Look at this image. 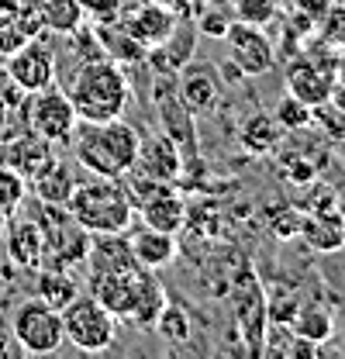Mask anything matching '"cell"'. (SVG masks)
<instances>
[{
	"mask_svg": "<svg viewBox=\"0 0 345 359\" xmlns=\"http://www.w3.org/2000/svg\"><path fill=\"white\" fill-rule=\"evenodd\" d=\"M52 149H55L52 142H45L42 135H35L32 128H28L25 135L11 138V142H7V145L0 149V163L14 166V170H18V173H21L25 180H32V177H35V173H39V170L45 166V163H48V159L55 156Z\"/></svg>",
	"mask_w": 345,
	"mask_h": 359,
	"instance_id": "ac0fdd59",
	"label": "cell"
},
{
	"mask_svg": "<svg viewBox=\"0 0 345 359\" xmlns=\"http://www.w3.org/2000/svg\"><path fill=\"white\" fill-rule=\"evenodd\" d=\"M131 173L172 183V180L183 173V152H180V145L172 142L170 135L159 128V135H149V138L138 142V156H135Z\"/></svg>",
	"mask_w": 345,
	"mask_h": 359,
	"instance_id": "7c38bea8",
	"label": "cell"
},
{
	"mask_svg": "<svg viewBox=\"0 0 345 359\" xmlns=\"http://www.w3.org/2000/svg\"><path fill=\"white\" fill-rule=\"evenodd\" d=\"M25 201H28V180L14 166L0 163V215H7V218L18 215Z\"/></svg>",
	"mask_w": 345,
	"mask_h": 359,
	"instance_id": "4316f807",
	"label": "cell"
},
{
	"mask_svg": "<svg viewBox=\"0 0 345 359\" xmlns=\"http://www.w3.org/2000/svg\"><path fill=\"white\" fill-rule=\"evenodd\" d=\"M280 138H283L280 121H276L273 114H266V111L252 114V118L242 125V145H245L252 156H266V152H273V149L280 145Z\"/></svg>",
	"mask_w": 345,
	"mask_h": 359,
	"instance_id": "d4e9b609",
	"label": "cell"
},
{
	"mask_svg": "<svg viewBox=\"0 0 345 359\" xmlns=\"http://www.w3.org/2000/svg\"><path fill=\"white\" fill-rule=\"evenodd\" d=\"M217 73L204 62H190L180 69V97L187 100V107L194 114H208L211 107L217 104Z\"/></svg>",
	"mask_w": 345,
	"mask_h": 359,
	"instance_id": "44dd1931",
	"label": "cell"
},
{
	"mask_svg": "<svg viewBox=\"0 0 345 359\" xmlns=\"http://www.w3.org/2000/svg\"><path fill=\"white\" fill-rule=\"evenodd\" d=\"M76 125H80V118H76V107H73V100L66 97V90H59L52 83V87L32 93L28 128L35 135H42L45 142H52V145H69Z\"/></svg>",
	"mask_w": 345,
	"mask_h": 359,
	"instance_id": "9c48e42d",
	"label": "cell"
},
{
	"mask_svg": "<svg viewBox=\"0 0 345 359\" xmlns=\"http://www.w3.org/2000/svg\"><path fill=\"white\" fill-rule=\"evenodd\" d=\"M159 125H163V132L180 145V152H183L187 142H190V149H194V138H197L194 111L187 107V100L180 97V90H170L166 97L159 93Z\"/></svg>",
	"mask_w": 345,
	"mask_h": 359,
	"instance_id": "7402d4cb",
	"label": "cell"
},
{
	"mask_svg": "<svg viewBox=\"0 0 345 359\" xmlns=\"http://www.w3.org/2000/svg\"><path fill=\"white\" fill-rule=\"evenodd\" d=\"M4 231H7V215H0V245H4Z\"/></svg>",
	"mask_w": 345,
	"mask_h": 359,
	"instance_id": "e575fe53",
	"label": "cell"
},
{
	"mask_svg": "<svg viewBox=\"0 0 345 359\" xmlns=\"http://www.w3.org/2000/svg\"><path fill=\"white\" fill-rule=\"evenodd\" d=\"M83 263L90 266V273H111V269L135 266L128 231H97V235H90Z\"/></svg>",
	"mask_w": 345,
	"mask_h": 359,
	"instance_id": "d6986e66",
	"label": "cell"
},
{
	"mask_svg": "<svg viewBox=\"0 0 345 359\" xmlns=\"http://www.w3.org/2000/svg\"><path fill=\"white\" fill-rule=\"evenodd\" d=\"M339 76L311 59H297L290 69H287V93L297 97L307 107H321V104H332V93H335Z\"/></svg>",
	"mask_w": 345,
	"mask_h": 359,
	"instance_id": "5bb4252c",
	"label": "cell"
},
{
	"mask_svg": "<svg viewBox=\"0 0 345 359\" xmlns=\"http://www.w3.org/2000/svg\"><path fill=\"white\" fill-rule=\"evenodd\" d=\"M66 97L76 107L80 121H114L125 118L131 104V87L114 59H86L69 73Z\"/></svg>",
	"mask_w": 345,
	"mask_h": 359,
	"instance_id": "7a4b0ae2",
	"label": "cell"
},
{
	"mask_svg": "<svg viewBox=\"0 0 345 359\" xmlns=\"http://www.w3.org/2000/svg\"><path fill=\"white\" fill-rule=\"evenodd\" d=\"M4 245L11 263L21 269H42V228L35 218H7V231H4Z\"/></svg>",
	"mask_w": 345,
	"mask_h": 359,
	"instance_id": "e0dca14e",
	"label": "cell"
},
{
	"mask_svg": "<svg viewBox=\"0 0 345 359\" xmlns=\"http://www.w3.org/2000/svg\"><path fill=\"white\" fill-rule=\"evenodd\" d=\"M321 21H325V39L335 45H345V7L339 0H335V7H332Z\"/></svg>",
	"mask_w": 345,
	"mask_h": 359,
	"instance_id": "1f68e13d",
	"label": "cell"
},
{
	"mask_svg": "<svg viewBox=\"0 0 345 359\" xmlns=\"http://www.w3.org/2000/svg\"><path fill=\"white\" fill-rule=\"evenodd\" d=\"M0 353H7V342H4V335H0Z\"/></svg>",
	"mask_w": 345,
	"mask_h": 359,
	"instance_id": "d590c367",
	"label": "cell"
},
{
	"mask_svg": "<svg viewBox=\"0 0 345 359\" xmlns=\"http://www.w3.org/2000/svg\"><path fill=\"white\" fill-rule=\"evenodd\" d=\"M62 332L80 353H107L118 335V318L107 311L93 294H76L62 308Z\"/></svg>",
	"mask_w": 345,
	"mask_h": 359,
	"instance_id": "8992f818",
	"label": "cell"
},
{
	"mask_svg": "<svg viewBox=\"0 0 345 359\" xmlns=\"http://www.w3.org/2000/svg\"><path fill=\"white\" fill-rule=\"evenodd\" d=\"M290 328H294V335L307 339L311 346H321V342H328V339L335 335V318H332L328 308H321V304H307L301 311H294Z\"/></svg>",
	"mask_w": 345,
	"mask_h": 359,
	"instance_id": "cb8c5ba5",
	"label": "cell"
},
{
	"mask_svg": "<svg viewBox=\"0 0 345 359\" xmlns=\"http://www.w3.org/2000/svg\"><path fill=\"white\" fill-rule=\"evenodd\" d=\"M83 18L80 0H52V7L45 11V21L52 25V32H76Z\"/></svg>",
	"mask_w": 345,
	"mask_h": 359,
	"instance_id": "4dcf8cb0",
	"label": "cell"
},
{
	"mask_svg": "<svg viewBox=\"0 0 345 359\" xmlns=\"http://www.w3.org/2000/svg\"><path fill=\"white\" fill-rule=\"evenodd\" d=\"M290 7H294L301 18H311V21L318 25V21H321V18H325L332 7H335V0H290Z\"/></svg>",
	"mask_w": 345,
	"mask_h": 359,
	"instance_id": "d6a6232c",
	"label": "cell"
},
{
	"mask_svg": "<svg viewBox=\"0 0 345 359\" xmlns=\"http://www.w3.org/2000/svg\"><path fill=\"white\" fill-rule=\"evenodd\" d=\"M301 235L307 249L314 252H339L345 238V215L342 211H307L301 218Z\"/></svg>",
	"mask_w": 345,
	"mask_h": 359,
	"instance_id": "ffe728a7",
	"label": "cell"
},
{
	"mask_svg": "<svg viewBox=\"0 0 345 359\" xmlns=\"http://www.w3.org/2000/svg\"><path fill=\"white\" fill-rule=\"evenodd\" d=\"M118 25H121L138 45H145V48L166 45L172 39V32H176V18H172V11H166L163 4H135Z\"/></svg>",
	"mask_w": 345,
	"mask_h": 359,
	"instance_id": "4fadbf2b",
	"label": "cell"
},
{
	"mask_svg": "<svg viewBox=\"0 0 345 359\" xmlns=\"http://www.w3.org/2000/svg\"><path fill=\"white\" fill-rule=\"evenodd\" d=\"M35 222H39V228H42V266L73 269L76 263H83L86 259L90 231L69 215V208L42 204V201H39V215H35Z\"/></svg>",
	"mask_w": 345,
	"mask_h": 359,
	"instance_id": "5b68a950",
	"label": "cell"
},
{
	"mask_svg": "<svg viewBox=\"0 0 345 359\" xmlns=\"http://www.w3.org/2000/svg\"><path fill=\"white\" fill-rule=\"evenodd\" d=\"M273 118L280 121L283 132H301V128H307V125H314V107H307V104H301L297 97L287 93V97L276 104Z\"/></svg>",
	"mask_w": 345,
	"mask_h": 359,
	"instance_id": "f546056e",
	"label": "cell"
},
{
	"mask_svg": "<svg viewBox=\"0 0 345 359\" xmlns=\"http://www.w3.org/2000/svg\"><path fill=\"white\" fill-rule=\"evenodd\" d=\"M66 208L90 235H97V231H128V224L135 222V204H131L125 177L90 173L86 180H76V190H73Z\"/></svg>",
	"mask_w": 345,
	"mask_h": 359,
	"instance_id": "277c9868",
	"label": "cell"
},
{
	"mask_svg": "<svg viewBox=\"0 0 345 359\" xmlns=\"http://www.w3.org/2000/svg\"><path fill=\"white\" fill-rule=\"evenodd\" d=\"M35 297H42L45 304H52L55 311H62L76 294H80V283L73 276V269H52V266H42L35 269Z\"/></svg>",
	"mask_w": 345,
	"mask_h": 359,
	"instance_id": "603a6c76",
	"label": "cell"
},
{
	"mask_svg": "<svg viewBox=\"0 0 345 359\" xmlns=\"http://www.w3.org/2000/svg\"><path fill=\"white\" fill-rule=\"evenodd\" d=\"M224 42L231 52V62L242 76H262L273 69L276 62V45L266 35V28L245 25V21H231L224 32Z\"/></svg>",
	"mask_w": 345,
	"mask_h": 359,
	"instance_id": "30bf717a",
	"label": "cell"
},
{
	"mask_svg": "<svg viewBox=\"0 0 345 359\" xmlns=\"http://www.w3.org/2000/svg\"><path fill=\"white\" fill-rule=\"evenodd\" d=\"M142 135L128 121H80L73 132V156L76 166L97 177H128L138 156Z\"/></svg>",
	"mask_w": 345,
	"mask_h": 359,
	"instance_id": "3957f363",
	"label": "cell"
},
{
	"mask_svg": "<svg viewBox=\"0 0 345 359\" xmlns=\"http://www.w3.org/2000/svg\"><path fill=\"white\" fill-rule=\"evenodd\" d=\"M128 245H131V256H135V263L145 269H159L170 266L172 259H176V235L170 231H159V228H152V224H128Z\"/></svg>",
	"mask_w": 345,
	"mask_h": 359,
	"instance_id": "9a60e30c",
	"label": "cell"
},
{
	"mask_svg": "<svg viewBox=\"0 0 345 359\" xmlns=\"http://www.w3.org/2000/svg\"><path fill=\"white\" fill-rule=\"evenodd\" d=\"M4 73L21 93H39V90L55 83V55L42 42H21L14 52H7Z\"/></svg>",
	"mask_w": 345,
	"mask_h": 359,
	"instance_id": "8fae6325",
	"label": "cell"
},
{
	"mask_svg": "<svg viewBox=\"0 0 345 359\" xmlns=\"http://www.w3.org/2000/svg\"><path fill=\"white\" fill-rule=\"evenodd\" d=\"M170 346H187L190 342V314L183 311V308H176V304H166L159 318H156V325H152Z\"/></svg>",
	"mask_w": 345,
	"mask_h": 359,
	"instance_id": "83f0119b",
	"label": "cell"
},
{
	"mask_svg": "<svg viewBox=\"0 0 345 359\" xmlns=\"http://www.w3.org/2000/svg\"><path fill=\"white\" fill-rule=\"evenodd\" d=\"M11 335H14V342L25 353H32V356H52L66 342L62 311H55L52 304H45L42 297L21 301L14 308V314H11Z\"/></svg>",
	"mask_w": 345,
	"mask_h": 359,
	"instance_id": "52a82bcc",
	"label": "cell"
},
{
	"mask_svg": "<svg viewBox=\"0 0 345 359\" xmlns=\"http://www.w3.org/2000/svg\"><path fill=\"white\" fill-rule=\"evenodd\" d=\"M76 180L80 177H76L73 163L52 156L42 170L28 180V194H32L35 201H42V204H59V208H66L69 197H73V190H76Z\"/></svg>",
	"mask_w": 345,
	"mask_h": 359,
	"instance_id": "2e32d148",
	"label": "cell"
},
{
	"mask_svg": "<svg viewBox=\"0 0 345 359\" xmlns=\"http://www.w3.org/2000/svg\"><path fill=\"white\" fill-rule=\"evenodd\" d=\"M342 249H345V238H342Z\"/></svg>",
	"mask_w": 345,
	"mask_h": 359,
	"instance_id": "8d00e7d4",
	"label": "cell"
},
{
	"mask_svg": "<svg viewBox=\"0 0 345 359\" xmlns=\"http://www.w3.org/2000/svg\"><path fill=\"white\" fill-rule=\"evenodd\" d=\"M80 7H83V11H97V14L107 11V18L118 21V11L125 7V0H80Z\"/></svg>",
	"mask_w": 345,
	"mask_h": 359,
	"instance_id": "836d02e7",
	"label": "cell"
},
{
	"mask_svg": "<svg viewBox=\"0 0 345 359\" xmlns=\"http://www.w3.org/2000/svg\"><path fill=\"white\" fill-rule=\"evenodd\" d=\"M128 177H131L128 194H131V204H135L138 222L176 235V231L187 224V204H183V197L172 190V183L142 177V173H128Z\"/></svg>",
	"mask_w": 345,
	"mask_h": 359,
	"instance_id": "ba28073f",
	"label": "cell"
},
{
	"mask_svg": "<svg viewBox=\"0 0 345 359\" xmlns=\"http://www.w3.org/2000/svg\"><path fill=\"white\" fill-rule=\"evenodd\" d=\"M86 294H93L118 321H128L135 328H152L159 311L166 308V290L156 276V269L128 266L111 273H90Z\"/></svg>",
	"mask_w": 345,
	"mask_h": 359,
	"instance_id": "6da1fadb",
	"label": "cell"
},
{
	"mask_svg": "<svg viewBox=\"0 0 345 359\" xmlns=\"http://www.w3.org/2000/svg\"><path fill=\"white\" fill-rule=\"evenodd\" d=\"M231 14H235V21L269 28L280 18V4L276 0H231Z\"/></svg>",
	"mask_w": 345,
	"mask_h": 359,
	"instance_id": "f1b7e54d",
	"label": "cell"
},
{
	"mask_svg": "<svg viewBox=\"0 0 345 359\" xmlns=\"http://www.w3.org/2000/svg\"><path fill=\"white\" fill-rule=\"evenodd\" d=\"M97 39H100V45H104V55H107V59H111V55L121 59V62H138V59H145V45L135 42L121 25H111V28H107V25L100 21Z\"/></svg>",
	"mask_w": 345,
	"mask_h": 359,
	"instance_id": "484cf974",
	"label": "cell"
}]
</instances>
